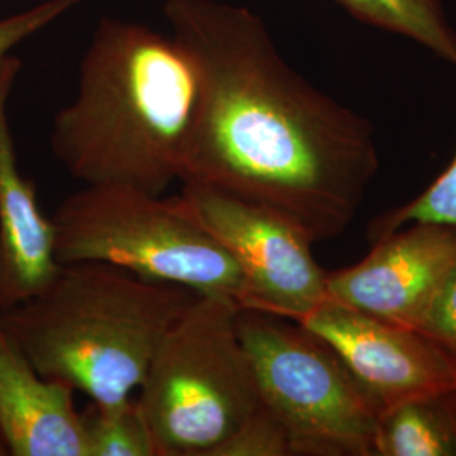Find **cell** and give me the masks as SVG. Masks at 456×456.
I'll return each mask as SVG.
<instances>
[{
    "mask_svg": "<svg viewBox=\"0 0 456 456\" xmlns=\"http://www.w3.org/2000/svg\"><path fill=\"white\" fill-rule=\"evenodd\" d=\"M200 82L173 36L103 17L83 56L77 98L51 149L71 178L161 196L183 181Z\"/></svg>",
    "mask_w": 456,
    "mask_h": 456,
    "instance_id": "2",
    "label": "cell"
},
{
    "mask_svg": "<svg viewBox=\"0 0 456 456\" xmlns=\"http://www.w3.org/2000/svg\"><path fill=\"white\" fill-rule=\"evenodd\" d=\"M19 71L16 56L0 60V310L39 293L60 267L51 218L17 163L7 105Z\"/></svg>",
    "mask_w": 456,
    "mask_h": 456,
    "instance_id": "10",
    "label": "cell"
},
{
    "mask_svg": "<svg viewBox=\"0 0 456 456\" xmlns=\"http://www.w3.org/2000/svg\"><path fill=\"white\" fill-rule=\"evenodd\" d=\"M237 330L291 456H374L380 408L325 340L289 318L250 308L239 311Z\"/></svg>",
    "mask_w": 456,
    "mask_h": 456,
    "instance_id": "6",
    "label": "cell"
},
{
    "mask_svg": "<svg viewBox=\"0 0 456 456\" xmlns=\"http://www.w3.org/2000/svg\"><path fill=\"white\" fill-rule=\"evenodd\" d=\"M73 394L39 374L0 326V440L9 456H86Z\"/></svg>",
    "mask_w": 456,
    "mask_h": 456,
    "instance_id": "11",
    "label": "cell"
},
{
    "mask_svg": "<svg viewBox=\"0 0 456 456\" xmlns=\"http://www.w3.org/2000/svg\"><path fill=\"white\" fill-rule=\"evenodd\" d=\"M200 95L181 183L265 205L311 240L340 237L380 167L372 124L284 61L261 17L220 0H166Z\"/></svg>",
    "mask_w": 456,
    "mask_h": 456,
    "instance_id": "1",
    "label": "cell"
},
{
    "mask_svg": "<svg viewBox=\"0 0 456 456\" xmlns=\"http://www.w3.org/2000/svg\"><path fill=\"white\" fill-rule=\"evenodd\" d=\"M297 323L325 340L382 409L456 391V363L423 331L326 301Z\"/></svg>",
    "mask_w": 456,
    "mask_h": 456,
    "instance_id": "8",
    "label": "cell"
},
{
    "mask_svg": "<svg viewBox=\"0 0 456 456\" xmlns=\"http://www.w3.org/2000/svg\"><path fill=\"white\" fill-rule=\"evenodd\" d=\"M0 456H9V452H7V448H5L2 440H0Z\"/></svg>",
    "mask_w": 456,
    "mask_h": 456,
    "instance_id": "19",
    "label": "cell"
},
{
    "mask_svg": "<svg viewBox=\"0 0 456 456\" xmlns=\"http://www.w3.org/2000/svg\"><path fill=\"white\" fill-rule=\"evenodd\" d=\"M213 456H291V444L279 418L261 401Z\"/></svg>",
    "mask_w": 456,
    "mask_h": 456,
    "instance_id": "16",
    "label": "cell"
},
{
    "mask_svg": "<svg viewBox=\"0 0 456 456\" xmlns=\"http://www.w3.org/2000/svg\"><path fill=\"white\" fill-rule=\"evenodd\" d=\"M183 200L240 265L248 308L293 322L328 301L326 273L313 240L286 215L201 183H183Z\"/></svg>",
    "mask_w": 456,
    "mask_h": 456,
    "instance_id": "7",
    "label": "cell"
},
{
    "mask_svg": "<svg viewBox=\"0 0 456 456\" xmlns=\"http://www.w3.org/2000/svg\"><path fill=\"white\" fill-rule=\"evenodd\" d=\"M374 456H456V391L382 409Z\"/></svg>",
    "mask_w": 456,
    "mask_h": 456,
    "instance_id": "12",
    "label": "cell"
},
{
    "mask_svg": "<svg viewBox=\"0 0 456 456\" xmlns=\"http://www.w3.org/2000/svg\"><path fill=\"white\" fill-rule=\"evenodd\" d=\"M78 2L80 0H45L29 11L0 19V60L9 56L24 39L48 28Z\"/></svg>",
    "mask_w": 456,
    "mask_h": 456,
    "instance_id": "17",
    "label": "cell"
},
{
    "mask_svg": "<svg viewBox=\"0 0 456 456\" xmlns=\"http://www.w3.org/2000/svg\"><path fill=\"white\" fill-rule=\"evenodd\" d=\"M372 28L404 36L456 68V29L441 0H335Z\"/></svg>",
    "mask_w": 456,
    "mask_h": 456,
    "instance_id": "13",
    "label": "cell"
},
{
    "mask_svg": "<svg viewBox=\"0 0 456 456\" xmlns=\"http://www.w3.org/2000/svg\"><path fill=\"white\" fill-rule=\"evenodd\" d=\"M86 456H158L139 401L94 403L82 412Z\"/></svg>",
    "mask_w": 456,
    "mask_h": 456,
    "instance_id": "14",
    "label": "cell"
},
{
    "mask_svg": "<svg viewBox=\"0 0 456 456\" xmlns=\"http://www.w3.org/2000/svg\"><path fill=\"white\" fill-rule=\"evenodd\" d=\"M240 308L200 294L158 345L137 397L158 456H213L261 404L237 330Z\"/></svg>",
    "mask_w": 456,
    "mask_h": 456,
    "instance_id": "5",
    "label": "cell"
},
{
    "mask_svg": "<svg viewBox=\"0 0 456 456\" xmlns=\"http://www.w3.org/2000/svg\"><path fill=\"white\" fill-rule=\"evenodd\" d=\"M418 222L456 228V151L452 163L421 195L375 218L367 235L374 244L392 232Z\"/></svg>",
    "mask_w": 456,
    "mask_h": 456,
    "instance_id": "15",
    "label": "cell"
},
{
    "mask_svg": "<svg viewBox=\"0 0 456 456\" xmlns=\"http://www.w3.org/2000/svg\"><path fill=\"white\" fill-rule=\"evenodd\" d=\"M198 296L103 262L60 264L39 293L0 310V326L45 379L117 403L139 391L158 345Z\"/></svg>",
    "mask_w": 456,
    "mask_h": 456,
    "instance_id": "3",
    "label": "cell"
},
{
    "mask_svg": "<svg viewBox=\"0 0 456 456\" xmlns=\"http://www.w3.org/2000/svg\"><path fill=\"white\" fill-rule=\"evenodd\" d=\"M51 224L58 264L103 262L200 294L227 296L248 308L240 265L181 195L163 198L131 186L86 184L66 196Z\"/></svg>",
    "mask_w": 456,
    "mask_h": 456,
    "instance_id": "4",
    "label": "cell"
},
{
    "mask_svg": "<svg viewBox=\"0 0 456 456\" xmlns=\"http://www.w3.org/2000/svg\"><path fill=\"white\" fill-rule=\"evenodd\" d=\"M456 269V228L409 224L372 244L355 265L326 273L328 301L416 328Z\"/></svg>",
    "mask_w": 456,
    "mask_h": 456,
    "instance_id": "9",
    "label": "cell"
},
{
    "mask_svg": "<svg viewBox=\"0 0 456 456\" xmlns=\"http://www.w3.org/2000/svg\"><path fill=\"white\" fill-rule=\"evenodd\" d=\"M416 330L438 343L456 363V269L431 301Z\"/></svg>",
    "mask_w": 456,
    "mask_h": 456,
    "instance_id": "18",
    "label": "cell"
}]
</instances>
